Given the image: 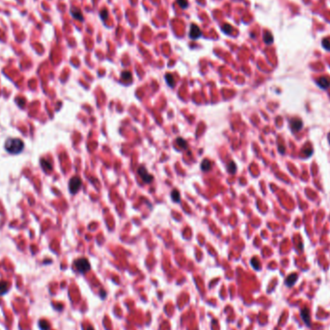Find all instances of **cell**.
Masks as SVG:
<instances>
[{
  "label": "cell",
  "instance_id": "1",
  "mask_svg": "<svg viewBox=\"0 0 330 330\" xmlns=\"http://www.w3.org/2000/svg\"><path fill=\"white\" fill-rule=\"evenodd\" d=\"M4 148L9 153L17 155L23 151L24 142L19 138H8L5 142Z\"/></svg>",
  "mask_w": 330,
  "mask_h": 330
},
{
  "label": "cell",
  "instance_id": "2",
  "mask_svg": "<svg viewBox=\"0 0 330 330\" xmlns=\"http://www.w3.org/2000/svg\"><path fill=\"white\" fill-rule=\"evenodd\" d=\"M74 267L76 268V270L80 273H85L90 270L91 265L89 261L85 258H79V259L74 261Z\"/></svg>",
  "mask_w": 330,
  "mask_h": 330
},
{
  "label": "cell",
  "instance_id": "3",
  "mask_svg": "<svg viewBox=\"0 0 330 330\" xmlns=\"http://www.w3.org/2000/svg\"><path fill=\"white\" fill-rule=\"evenodd\" d=\"M137 172H138V175L141 177L144 184H151V182L153 181V176L151 175L148 172V170L146 169V167L143 166V165L138 168Z\"/></svg>",
  "mask_w": 330,
  "mask_h": 330
},
{
  "label": "cell",
  "instance_id": "4",
  "mask_svg": "<svg viewBox=\"0 0 330 330\" xmlns=\"http://www.w3.org/2000/svg\"><path fill=\"white\" fill-rule=\"evenodd\" d=\"M82 184V181L79 177H73L71 179V181L69 182V188H70V192L71 194H75L76 192H78V190L80 189Z\"/></svg>",
  "mask_w": 330,
  "mask_h": 330
},
{
  "label": "cell",
  "instance_id": "5",
  "mask_svg": "<svg viewBox=\"0 0 330 330\" xmlns=\"http://www.w3.org/2000/svg\"><path fill=\"white\" fill-rule=\"evenodd\" d=\"M290 128H292V130L293 132H297L302 128L303 122H302V120L297 119V118H295V119H292L290 121Z\"/></svg>",
  "mask_w": 330,
  "mask_h": 330
},
{
  "label": "cell",
  "instance_id": "6",
  "mask_svg": "<svg viewBox=\"0 0 330 330\" xmlns=\"http://www.w3.org/2000/svg\"><path fill=\"white\" fill-rule=\"evenodd\" d=\"M189 36L190 38L193 39V40H196V39L200 38L202 36V32H201L200 28L198 25L196 24H191L190 25V32H189Z\"/></svg>",
  "mask_w": 330,
  "mask_h": 330
},
{
  "label": "cell",
  "instance_id": "7",
  "mask_svg": "<svg viewBox=\"0 0 330 330\" xmlns=\"http://www.w3.org/2000/svg\"><path fill=\"white\" fill-rule=\"evenodd\" d=\"M71 15L73 16V19H77V20H80L82 21L84 19L83 17V15H82V12L80 9L76 8V7H73V8L71 9Z\"/></svg>",
  "mask_w": 330,
  "mask_h": 330
},
{
  "label": "cell",
  "instance_id": "8",
  "mask_svg": "<svg viewBox=\"0 0 330 330\" xmlns=\"http://www.w3.org/2000/svg\"><path fill=\"white\" fill-rule=\"evenodd\" d=\"M301 318H302L303 321L305 322V324L310 326L311 325V317H310V311L307 308L301 310Z\"/></svg>",
  "mask_w": 330,
  "mask_h": 330
},
{
  "label": "cell",
  "instance_id": "9",
  "mask_svg": "<svg viewBox=\"0 0 330 330\" xmlns=\"http://www.w3.org/2000/svg\"><path fill=\"white\" fill-rule=\"evenodd\" d=\"M317 84L320 86L321 89H327L330 86V79L326 76L320 77L317 80Z\"/></svg>",
  "mask_w": 330,
  "mask_h": 330
},
{
  "label": "cell",
  "instance_id": "10",
  "mask_svg": "<svg viewBox=\"0 0 330 330\" xmlns=\"http://www.w3.org/2000/svg\"><path fill=\"white\" fill-rule=\"evenodd\" d=\"M297 279H298V275H297L296 273H293V274L289 275L286 279V285L288 286L289 288H290V287H293L295 284Z\"/></svg>",
  "mask_w": 330,
  "mask_h": 330
},
{
  "label": "cell",
  "instance_id": "11",
  "mask_svg": "<svg viewBox=\"0 0 330 330\" xmlns=\"http://www.w3.org/2000/svg\"><path fill=\"white\" fill-rule=\"evenodd\" d=\"M41 166L43 168V170L48 172V173L52 170V165L48 159H42L41 160Z\"/></svg>",
  "mask_w": 330,
  "mask_h": 330
},
{
  "label": "cell",
  "instance_id": "12",
  "mask_svg": "<svg viewBox=\"0 0 330 330\" xmlns=\"http://www.w3.org/2000/svg\"><path fill=\"white\" fill-rule=\"evenodd\" d=\"M201 169L204 172H208L211 169V163L209 159H204L202 162H201Z\"/></svg>",
  "mask_w": 330,
  "mask_h": 330
},
{
  "label": "cell",
  "instance_id": "13",
  "mask_svg": "<svg viewBox=\"0 0 330 330\" xmlns=\"http://www.w3.org/2000/svg\"><path fill=\"white\" fill-rule=\"evenodd\" d=\"M176 143H177V145L182 150H185L186 148H187V142H186L184 139L182 138V137H178L177 139H176Z\"/></svg>",
  "mask_w": 330,
  "mask_h": 330
},
{
  "label": "cell",
  "instance_id": "14",
  "mask_svg": "<svg viewBox=\"0 0 330 330\" xmlns=\"http://www.w3.org/2000/svg\"><path fill=\"white\" fill-rule=\"evenodd\" d=\"M227 170L230 174H235L236 171V164L234 161H229V163L227 164Z\"/></svg>",
  "mask_w": 330,
  "mask_h": 330
},
{
  "label": "cell",
  "instance_id": "15",
  "mask_svg": "<svg viewBox=\"0 0 330 330\" xmlns=\"http://www.w3.org/2000/svg\"><path fill=\"white\" fill-rule=\"evenodd\" d=\"M171 197H172V199H173L174 202H176V203L180 202L181 196H180V193H179V191L177 189H173V191L171 192Z\"/></svg>",
  "mask_w": 330,
  "mask_h": 330
},
{
  "label": "cell",
  "instance_id": "16",
  "mask_svg": "<svg viewBox=\"0 0 330 330\" xmlns=\"http://www.w3.org/2000/svg\"><path fill=\"white\" fill-rule=\"evenodd\" d=\"M121 76H122V79L125 80V81H131V79H132V75L130 73V71H123L122 74H121Z\"/></svg>",
  "mask_w": 330,
  "mask_h": 330
},
{
  "label": "cell",
  "instance_id": "17",
  "mask_svg": "<svg viewBox=\"0 0 330 330\" xmlns=\"http://www.w3.org/2000/svg\"><path fill=\"white\" fill-rule=\"evenodd\" d=\"M165 79H166V82L167 84L170 86V87H174L175 86V80H174V77L173 75L171 73H167L165 75Z\"/></svg>",
  "mask_w": 330,
  "mask_h": 330
},
{
  "label": "cell",
  "instance_id": "18",
  "mask_svg": "<svg viewBox=\"0 0 330 330\" xmlns=\"http://www.w3.org/2000/svg\"><path fill=\"white\" fill-rule=\"evenodd\" d=\"M264 38L265 44L269 45V44H272V43H273V36H272V34L270 33V32H265Z\"/></svg>",
  "mask_w": 330,
  "mask_h": 330
},
{
  "label": "cell",
  "instance_id": "19",
  "mask_svg": "<svg viewBox=\"0 0 330 330\" xmlns=\"http://www.w3.org/2000/svg\"><path fill=\"white\" fill-rule=\"evenodd\" d=\"M8 290V283L5 281L0 282V295H4Z\"/></svg>",
  "mask_w": 330,
  "mask_h": 330
},
{
  "label": "cell",
  "instance_id": "20",
  "mask_svg": "<svg viewBox=\"0 0 330 330\" xmlns=\"http://www.w3.org/2000/svg\"><path fill=\"white\" fill-rule=\"evenodd\" d=\"M39 325H40V328L42 330H49L50 329L49 324H48V321H41L40 324H39Z\"/></svg>",
  "mask_w": 330,
  "mask_h": 330
},
{
  "label": "cell",
  "instance_id": "21",
  "mask_svg": "<svg viewBox=\"0 0 330 330\" xmlns=\"http://www.w3.org/2000/svg\"><path fill=\"white\" fill-rule=\"evenodd\" d=\"M251 264H252V267L255 268V269H260V262L258 259L256 258H253L252 260H251Z\"/></svg>",
  "mask_w": 330,
  "mask_h": 330
},
{
  "label": "cell",
  "instance_id": "22",
  "mask_svg": "<svg viewBox=\"0 0 330 330\" xmlns=\"http://www.w3.org/2000/svg\"><path fill=\"white\" fill-rule=\"evenodd\" d=\"M222 30H223L225 33H228V34H231V32L233 30V27L231 26L230 24H224L223 26H222Z\"/></svg>",
  "mask_w": 330,
  "mask_h": 330
},
{
  "label": "cell",
  "instance_id": "23",
  "mask_svg": "<svg viewBox=\"0 0 330 330\" xmlns=\"http://www.w3.org/2000/svg\"><path fill=\"white\" fill-rule=\"evenodd\" d=\"M177 3L179 4V6L181 7L182 9H185L186 7L188 6V1L187 0H177Z\"/></svg>",
  "mask_w": 330,
  "mask_h": 330
},
{
  "label": "cell",
  "instance_id": "24",
  "mask_svg": "<svg viewBox=\"0 0 330 330\" xmlns=\"http://www.w3.org/2000/svg\"><path fill=\"white\" fill-rule=\"evenodd\" d=\"M100 17L103 20L107 19V17H108V11H107V9H103L100 11Z\"/></svg>",
  "mask_w": 330,
  "mask_h": 330
},
{
  "label": "cell",
  "instance_id": "25",
  "mask_svg": "<svg viewBox=\"0 0 330 330\" xmlns=\"http://www.w3.org/2000/svg\"><path fill=\"white\" fill-rule=\"evenodd\" d=\"M321 44H322V46H324L326 50H330V41L328 39H324V40L321 42Z\"/></svg>",
  "mask_w": 330,
  "mask_h": 330
},
{
  "label": "cell",
  "instance_id": "26",
  "mask_svg": "<svg viewBox=\"0 0 330 330\" xmlns=\"http://www.w3.org/2000/svg\"><path fill=\"white\" fill-rule=\"evenodd\" d=\"M86 330H94V328H93V326L88 325V327H87V329H86Z\"/></svg>",
  "mask_w": 330,
  "mask_h": 330
},
{
  "label": "cell",
  "instance_id": "27",
  "mask_svg": "<svg viewBox=\"0 0 330 330\" xmlns=\"http://www.w3.org/2000/svg\"><path fill=\"white\" fill-rule=\"evenodd\" d=\"M327 139H328V142H329V144H330V132L328 133V136H327Z\"/></svg>",
  "mask_w": 330,
  "mask_h": 330
}]
</instances>
